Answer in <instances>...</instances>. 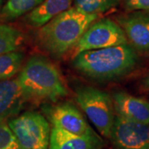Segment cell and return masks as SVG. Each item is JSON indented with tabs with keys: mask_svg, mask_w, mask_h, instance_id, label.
I'll use <instances>...</instances> for the list:
<instances>
[{
	"mask_svg": "<svg viewBox=\"0 0 149 149\" xmlns=\"http://www.w3.org/2000/svg\"><path fill=\"white\" fill-rule=\"evenodd\" d=\"M138 60L135 49L128 42L82 52L74 56L72 65L76 70L90 78L113 80L131 72Z\"/></svg>",
	"mask_w": 149,
	"mask_h": 149,
	"instance_id": "cell-1",
	"label": "cell"
},
{
	"mask_svg": "<svg viewBox=\"0 0 149 149\" xmlns=\"http://www.w3.org/2000/svg\"><path fill=\"white\" fill-rule=\"evenodd\" d=\"M98 17V14L85 13L70 7L39 27L37 42L49 54L62 56L74 48L85 30Z\"/></svg>",
	"mask_w": 149,
	"mask_h": 149,
	"instance_id": "cell-2",
	"label": "cell"
},
{
	"mask_svg": "<svg viewBox=\"0 0 149 149\" xmlns=\"http://www.w3.org/2000/svg\"><path fill=\"white\" fill-rule=\"evenodd\" d=\"M17 80L29 100L57 101L68 95L56 65L42 56H33L22 68Z\"/></svg>",
	"mask_w": 149,
	"mask_h": 149,
	"instance_id": "cell-3",
	"label": "cell"
},
{
	"mask_svg": "<svg viewBox=\"0 0 149 149\" xmlns=\"http://www.w3.org/2000/svg\"><path fill=\"white\" fill-rule=\"evenodd\" d=\"M75 101L99 133L109 138L114 122L115 111L112 97L92 86H81L75 91Z\"/></svg>",
	"mask_w": 149,
	"mask_h": 149,
	"instance_id": "cell-4",
	"label": "cell"
},
{
	"mask_svg": "<svg viewBox=\"0 0 149 149\" xmlns=\"http://www.w3.org/2000/svg\"><path fill=\"white\" fill-rule=\"evenodd\" d=\"M8 124L22 149H48L52 128L40 113L25 112L11 118Z\"/></svg>",
	"mask_w": 149,
	"mask_h": 149,
	"instance_id": "cell-5",
	"label": "cell"
},
{
	"mask_svg": "<svg viewBox=\"0 0 149 149\" xmlns=\"http://www.w3.org/2000/svg\"><path fill=\"white\" fill-rule=\"evenodd\" d=\"M124 43H128V39L120 25L112 19L103 18L95 20L85 30L72 49L73 55Z\"/></svg>",
	"mask_w": 149,
	"mask_h": 149,
	"instance_id": "cell-6",
	"label": "cell"
},
{
	"mask_svg": "<svg viewBox=\"0 0 149 149\" xmlns=\"http://www.w3.org/2000/svg\"><path fill=\"white\" fill-rule=\"evenodd\" d=\"M109 139L117 149H149V124L115 113Z\"/></svg>",
	"mask_w": 149,
	"mask_h": 149,
	"instance_id": "cell-7",
	"label": "cell"
},
{
	"mask_svg": "<svg viewBox=\"0 0 149 149\" xmlns=\"http://www.w3.org/2000/svg\"><path fill=\"white\" fill-rule=\"evenodd\" d=\"M44 110L54 127L78 135L96 134L79 109L70 102L47 105Z\"/></svg>",
	"mask_w": 149,
	"mask_h": 149,
	"instance_id": "cell-8",
	"label": "cell"
},
{
	"mask_svg": "<svg viewBox=\"0 0 149 149\" xmlns=\"http://www.w3.org/2000/svg\"><path fill=\"white\" fill-rule=\"evenodd\" d=\"M118 23L135 50L149 53V12L133 11L119 17Z\"/></svg>",
	"mask_w": 149,
	"mask_h": 149,
	"instance_id": "cell-9",
	"label": "cell"
},
{
	"mask_svg": "<svg viewBox=\"0 0 149 149\" xmlns=\"http://www.w3.org/2000/svg\"><path fill=\"white\" fill-rule=\"evenodd\" d=\"M29 100L16 79L0 81V121L6 122L17 116Z\"/></svg>",
	"mask_w": 149,
	"mask_h": 149,
	"instance_id": "cell-10",
	"label": "cell"
},
{
	"mask_svg": "<svg viewBox=\"0 0 149 149\" xmlns=\"http://www.w3.org/2000/svg\"><path fill=\"white\" fill-rule=\"evenodd\" d=\"M115 113L135 122L149 124V102L124 91L112 95Z\"/></svg>",
	"mask_w": 149,
	"mask_h": 149,
	"instance_id": "cell-11",
	"label": "cell"
},
{
	"mask_svg": "<svg viewBox=\"0 0 149 149\" xmlns=\"http://www.w3.org/2000/svg\"><path fill=\"white\" fill-rule=\"evenodd\" d=\"M103 140L97 134L78 135L52 127L48 149H100Z\"/></svg>",
	"mask_w": 149,
	"mask_h": 149,
	"instance_id": "cell-12",
	"label": "cell"
},
{
	"mask_svg": "<svg viewBox=\"0 0 149 149\" xmlns=\"http://www.w3.org/2000/svg\"><path fill=\"white\" fill-rule=\"evenodd\" d=\"M73 0H44L36 8L27 13V22L32 27H42L55 17L71 7Z\"/></svg>",
	"mask_w": 149,
	"mask_h": 149,
	"instance_id": "cell-13",
	"label": "cell"
},
{
	"mask_svg": "<svg viewBox=\"0 0 149 149\" xmlns=\"http://www.w3.org/2000/svg\"><path fill=\"white\" fill-rule=\"evenodd\" d=\"M24 41L23 33L9 24H0V55L17 51Z\"/></svg>",
	"mask_w": 149,
	"mask_h": 149,
	"instance_id": "cell-14",
	"label": "cell"
},
{
	"mask_svg": "<svg viewBox=\"0 0 149 149\" xmlns=\"http://www.w3.org/2000/svg\"><path fill=\"white\" fill-rule=\"evenodd\" d=\"M24 60V53L13 51L0 55V81L12 79L21 69Z\"/></svg>",
	"mask_w": 149,
	"mask_h": 149,
	"instance_id": "cell-15",
	"label": "cell"
},
{
	"mask_svg": "<svg viewBox=\"0 0 149 149\" xmlns=\"http://www.w3.org/2000/svg\"><path fill=\"white\" fill-rule=\"evenodd\" d=\"M44 0H8L1 12L2 18L15 19L30 13Z\"/></svg>",
	"mask_w": 149,
	"mask_h": 149,
	"instance_id": "cell-16",
	"label": "cell"
},
{
	"mask_svg": "<svg viewBox=\"0 0 149 149\" xmlns=\"http://www.w3.org/2000/svg\"><path fill=\"white\" fill-rule=\"evenodd\" d=\"M120 0H73L74 8L88 14L104 13L116 7Z\"/></svg>",
	"mask_w": 149,
	"mask_h": 149,
	"instance_id": "cell-17",
	"label": "cell"
},
{
	"mask_svg": "<svg viewBox=\"0 0 149 149\" xmlns=\"http://www.w3.org/2000/svg\"><path fill=\"white\" fill-rule=\"evenodd\" d=\"M0 149H22L8 124L0 121Z\"/></svg>",
	"mask_w": 149,
	"mask_h": 149,
	"instance_id": "cell-18",
	"label": "cell"
},
{
	"mask_svg": "<svg viewBox=\"0 0 149 149\" xmlns=\"http://www.w3.org/2000/svg\"><path fill=\"white\" fill-rule=\"evenodd\" d=\"M123 4L125 9L129 12H149V0H123Z\"/></svg>",
	"mask_w": 149,
	"mask_h": 149,
	"instance_id": "cell-19",
	"label": "cell"
},
{
	"mask_svg": "<svg viewBox=\"0 0 149 149\" xmlns=\"http://www.w3.org/2000/svg\"><path fill=\"white\" fill-rule=\"evenodd\" d=\"M143 86L144 90L149 91V74L146 76V78L143 80Z\"/></svg>",
	"mask_w": 149,
	"mask_h": 149,
	"instance_id": "cell-20",
	"label": "cell"
},
{
	"mask_svg": "<svg viewBox=\"0 0 149 149\" xmlns=\"http://www.w3.org/2000/svg\"><path fill=\"white\" fill-rule=\"evenodd\" d=\"M1 5H2V0H0V8H1Z\"/></svg>",
	"mask_w": 149,
	"mask_h": 149,
	"instance_id": "cell-21",
	"label": "cell"
}]
</instances>
